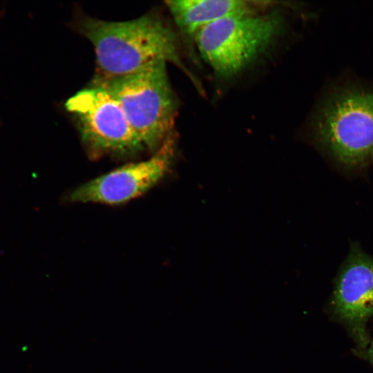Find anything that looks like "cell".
Listing matches in <instances>:
<instances>
[{
	"label": "cell",
	"mask_w": 373,
	"mask_h": 373,
	"mask_svg": "<svg viewBox=\"0 0 373 373\" xmlns=\"http://www.w3.org/2000/svg\"><path fill=\"white\" fill-rule=\"evenodd\" d=\"M81 31L93 46L97 76L126 75L160 61L171 62L189 75L175 33L157 17L124 21L88 18L82 21Z\"/></svg>",
	"instance_id": "cell-1"
},
{
	"label": "cell",
	"mask_w": 373,
	"mask_h": 373,
	"mask_svg": "<svg viewBox=\"0 0 373 373\" xmlns=\"http://www.w3.org/2000/svg\"><path fill=\"white\" fill-rule=\"evenodd\" d=\"M93 84L119 103L144 147L158 148L173 133L178 105L166 61L153 63L126 75L97 76Z\"/></svg>",
	"instance_id": "cell-2"
},
{
	"label": "cell",
	"mask_w": 373,
	"mask_h": 373,
	"mask_svg": "<svg viewBox=\"0 0 373 373\" xmlns=\"http://www.w3.org/2000/svg\"><path fill=\"white\" fill-rule=\"evenodd\" d=\"M284 19L278 11L230 17L212 22L193 37L213 73L231 78L265 53L280 35Z\"/></svg>",
	"instance_id": "cell-3"
},
{
	"label": "cell",
	"mask_w": 373,
	"mask_h": 373,
	"mask_svg": "<svg viewBox=\"0 0 373 373\" xmlns=\"http://www.w3.org/2000/svg\"><path fill=\"white\" fill-rule=\"evenodd\" d=\"M317 144L341 166L359 169L373 162V93L343 89L323 104L316 117Z\"/></svg>",
	"instance_id": "cell-4"
},
{
	"label": "cell",
	"mask_w": 373,
	"mask_h": 373,
	"mask_svg": "<svg viewBox=\"0 0 373 373\" xmlns=\"http://www.w3.org/2000/svg\"><path fill=\"white\" fill-rule=\"evenodd\" d=\"M65 106L75 117L82 138L92 151L129 155L144 148L119 103L101 86L93 84L79 90Z\"/></svg>",
	"instance_id": "cell-5"
},
{
	"label": "cell",
	"mask_w": 373,
	"mask_h": 373,
	"mask_svg": "<svg viewBox=\"0 0 373 373\" xmlns=\"http://www.w3.org/2000/svg\"><path fill=\"white\" fill-rule=\"evenodd\" d=\"M330 307L358 349L370 343L367 326L373 317V258L353 245L335 280Z\"/></svg>",
	"instance_id": "cell-6"
},
{
	"label": "cell",
	"mask_w": 373,
	"mask_h": 373,
	"mask_svg": "<svg viewBox=\"0 0 373 373\" xmlns=\"http://www.w3.org/2000/svg\"><path fill=\"white\" fill-rule=\"evenodd\" d=\"M175 151L173 133L144 161L124 165L75 189L69 199L78 202L117 204L144 193L170 170Z\"/></svg>",
	"instance_id": "cell-7"
},
{
	"label": "cell",
	"mask_w": 373,
	"mask_h": 373,
	"mask_svg": "<svg viewBox=\"0 0 373 373\" xmlns=\"http://www.w3.org/2000/svg\"><path fill=\"white\" fill-rule=\"evenodd\" d=\"M272 2L249 0L166 1L175 23L187 36L193 38L205 26L216 21L237 16L256 15L269 10Z\"/></svg>",
	"instance_id": "cell-8"
},
{
	"label": "cell",
	"mask_w": 373,
	"mask_h": 373,
	"mask_svg": "<svg viewBox=\"0 0 373 373\" xmlns=\"http://www.w3.org/2000/svg\"><path fill=\"white\" fill-rule=\"evenodd\" d=\"M368 350H367V357L370 361L371 362L372 365H373V338L372 341H370V345L368 346Z\"/></svg>",
	"instance_id": "cell-9"
}]
</instances>
